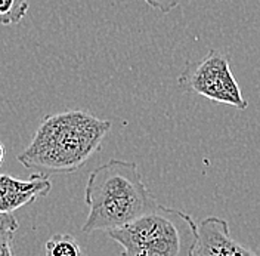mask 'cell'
Returning a JSON list of instances; mask_svg holds the SVG:
<instances>
[{
    "mask_svg": "<svg viewBox=\"0 0 260 256\" xmlns=\"http://www.w3.org/2000/svg\"><path fill=\"white\" fill-rule=\"evenodd\" d=\"M108 236L121 246L120 256H195L198 225L188 213L158 205Z\"/></svg>",
    "mask_w": 260,
    "mask_h": 256,
    "instance_id": "obj_3",
    "label": "cell"
},
{
    "mask_svg": "<svg viewBox=\"0 0 260 256\" xmlns=\"http://www.w3.org/2000/svg\"><path fill=\"white\" fill-rule=\"evenodd\" d=\"M18 219L14 213H0V256H14V236Z\"/></svg>",
    "mask_w": 260,
    "mask_h": 256,
    "instance_id": "obj_9",
    "label": "cell"
},
{
    "mask_svg": "<svg viewBox=\"0 0 260 256\" xmlns=\"http://www.w3.org/2000/svg\"><path fill=\"white\" fill-rule=\"evenodd\" d=\"M197 256H259L231 236L229 225L219 216H209L198 225Z\"/></svg>",
    "mask_w": 260,
    "mask_h": 256,
    "instance_id": "obj_6",
    "label": "cell"
},
{
    "mask_svg": "<svg viewBox=\"0 0 260 256\" xmlns=\"http://www.w3.org/2000/svg\"><path fill=\"white\" fill-rule=\"evenodd\" d=\"M46 256H84L79 240L71 234H53L45 244Z\"/></svg>",
    "mask_w": 260,
    "mask_h": 256,
    "instance_id": "obj_7",
    "label": "cell"
},
{
    "mask_svg": "<svg viewBox=\"0 0 260 256\" xmlns=\"http://www.w3.org/2000/svg\"><path fill=\"white\" fill-rule=\"evenodd\" d=\"M178 84L183 92H194L237 110L248 107L232 74L231 55L225 50L210 49L201 60L186 63L179 74Z\"/></svg>",
    "mask_w": 260,
    "mask_h": 256,
    "instance_id": "obj_4",
    "label": "cell"
},
{
    "mask_svg": "<svg viewBox=\"0 0 260 256\" xmlns=\"http://www.w3.org/2000/svg\"><path fill=\"white\" fill-rule=\"evenodd\" d=\"M5 154H6L5 145L0 143V166H2V163H3V159H5Z\"/></svg>",
    "mask_w": 260,
    "mask_h": 256,
    "instance_id": "obj_11",
    "label": "cell"
},
{
    "mask_svg": "<svg viewBox=\"0 0 260 256\" xmlns=\"http://www.w3.org/2000/svg\"><path fill=\"white\" fill-rule=\"evenodd\" d=\"M146 5L161 14H169L179 6L180 0H144Z\"/></svg>",
    "mask_w": 260,
    "mask_h": 256,
    "instance_id": "obj_10",
    "label": "cell"
},
{
    "mask_svg": "<svg viewBox=\"0 0 260 256\" xmlns=\"http://www.w3.org/2000/svg\"><path fill=\"white\" fill-rule=\"evenodd\" d=\"M111 122L84 110L45 116L28 147L16 160L42 174H73L101 150Z\"/></svg>",
    "mask_w": 260,
    "mask_h": 256,
    "instance_id": "obj_1",
    "label": "cell"
},
{
    "mask_svg": "<svg viewBox=\"0 0 260 256\" xmlns=\"http://www.w3.org/2000/svg\"><path fill=\"white\" fill-rule=\"evenodd\" d=\"M52 182L46 174H32L28 179L0 174V213H14L18 209L46 197Z\"/></svg>",
    "mask_w": 260,
    "mask_h": 256,
    "instance_id": "obj_5",
    "label": "cell"
},
{
    "mask_svg": "<svg viewBox=\"0 0 260 256\" xmlns=\"http://www.w3.org/2000/svg\"><path fill=\"white\" fill-rule=\"evenodd\" d=\"M31 0H0V25H16L27 15Z\"/></svg>",
    "mask_w": 260,
    "mask_h": 256,
    "instance_id": "obj_8",
    "label": "cell"
},
{
    "mask_svg": "<svg viewBox=\"0 0 260 256\" xmlns=\"http://www.w3.org/2000/svg\"><path fill=\"white\" fill-rule=\"evenodd\" d=\"M84 202L89 215L81 231H111L136 221L160 203L148 191L135 161L111 159L90 172Z\"/></svg>",
    "mask_w": 260,
    "mask_h": 256,
    "instance_id": "obj_2",
    "label": "cell"
}]
</instances>
